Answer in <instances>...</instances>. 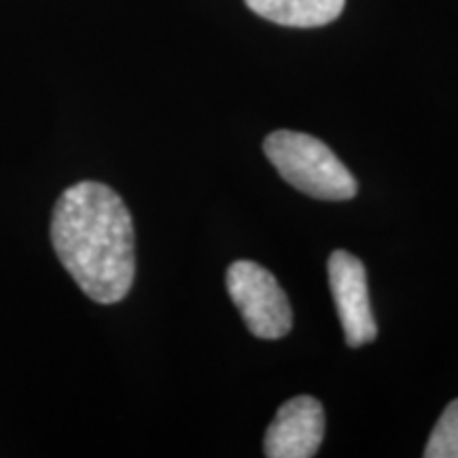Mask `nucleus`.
Segmentation results:
<instances>
[{
  "mask_svg": "<svg viewBox=\"0 0 458 458\" xmlns=\"http://www.w3.org/2000/svg\"><path fill=\"white\" fill-rule=\"evenodd\" d=\"M263 20L289 28H320L342 15L346 0H244Z\"/></svg>",
  "mask_w": 458,
  "mask_h": 458,
  "instance_id": "423d86ee",
  "label": "nucleus"
},
{
  "mask_svg": "<svg viewBox=\"0 0 458 458\" xmlns=\"http://www.w3.org/2000/svg\"><path fill=\"white\" fill-rule=\"evenodd\" d=\"M263 151L280 176L306 196L342 202L357 196V181L331 148L310 134L293 130L274 131Z\"/></svg>",
  "mask_w": 458,
  "mask_h": 458,
  "instance_id": "f03ea898",
  "label": "nucleus"
},
{
  "mask_svg": "<svg viewBox=\"0 0 458 458\" xmlns=\"http://www.w3.org/2000/svg\"><path fill=\"white\" fill-rule=\"evenodd\" d=\"M327 272L344 340L351 348L371 344L377 337V325L371 312L363 261L346 250H334L327 261Z\"/></svg>",
  "mask_w": 458,
  "mask_h": 458,
  "instance_id": "20e7f679",
  "label": "nucleus"
},
{
  "mask_svg": "<svg viewBox=\"0 0 458 458\" xmlns=\"http://www.w3.org/2000/svg\"><path fill=\"white\" fill-rule=\"evenodd\" d=\"M325 437V410L318 399L300 394L284 401L266 431L267 458H312Z\"/></svg>",
  "mask_w": 458,
  "mask_h": 458,
  "instance_id": "39448f33",
  "label": "nucleus"
},
{
  "mask_svg": "<svg viewBox=\"0 0 458 458\" xmlns=\"http://www.w3.org/2000/svg\"><path fill=\"white\" fill-rule=\"evenodd\" d=\"M227 291L246 327L261 340H278L293 327L289 297L270 270L255 261H233L229 266Z\"/></svg>",
  "mask_w": 458,
  "mask_h": 458,
  "instance_id": "7ed1b4c3",
  "label": "nucleus"
},
{
  "mask_svg": "<svg viewBox=\"0 0 458 458\" xmlns=\"http://www.w3.org/2000/svg\"><path fill=\"white\" fill-rule=\"evenodd\" d=\"M51 242L79 289L98 303H117L130 293L136 274L134 223L111 187L83 181L57 199Z\"/></svg>",
  "mask_w": 458,
  "mask_h": 458,
  "instance_id": "f257e3e1",
  "label": "nucleus"
},
{
  "mask_svg": "<svg viewBox=\"0 0 458 458\" xmlns=\"http://www.w3.org/2000/svg\"><path fill=\"white\" fill-rule=\"evenodd\" d=\"M427 458H458V399L439 416L425 448Z\"/></svg>",
  "mask_w": 458,
  "mask_h": 458,
  "instance_id": "0eeeda50",
  "label": "nucleus"
}]
</instances>
